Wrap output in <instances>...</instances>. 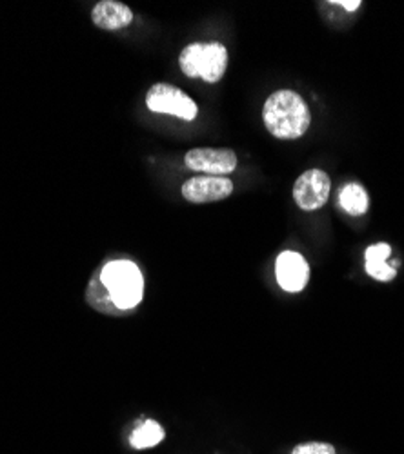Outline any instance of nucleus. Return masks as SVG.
I'll use <instances>...</instances> for the list:
<instances>
[{"label": "nucleus", "mask_w": 404, "mask_h": 454, "mask_svg": "<svg viewBox=\"0 0 404 454\" xmlns=\"http://www.w3.org/2000/svg\"><path fill=\"white\" fill-rule=\"evenodd\" d=\"M266 129L281 140H296L305 137L312 124L310 107L305 98L289 90L272 93L263 107Z\"/></svg>", "instance_id": "f257e3e1"}, {"label": "nucleus", "mask_w": 404, "mask_h": 454, "mask_svg": "<svg viewBox=\"0 0 404 454\" xmlns=\"http://www.w3.org/2000/svg\"><path fill=\"white\" fill-rule=\"evenodd\" d=\"M100 282L112 304L119 309H133L140 304L144 280L140 270L130 260L109 262L100 271Z\"/></svg>", "instance_id": "f03ea898"}, {"label": "nucleus", "mask_w": 404, "mask_h": 454, "mask_svg": "<svg viewBox=\"0 0 404 454\" xmlns=\"http://www.w3.org/2000/svg\"><path fill=\"white\" fill-rule=\"evenodd\" d=\"M178 66L186 77L215 84L226 73L228 50L220 43H194L180 51Z\"/></svg>", "instance_id": "7ed1b4c3"}, {"label": "nucleus", "mask_w": 404, "mask_h": 454, "mask_svg": "<svg viewBox=\"0 0 404 454\" xmlns=\"http://www.w3.org/2000/svg\"><path fill=\"white\" fill-rule=\"evenodd\" d=\"M146 106L154 113H166V115L178 117L182 121H194L199 107L192 97L171 84H155L146 93Z\"/></svg>", "instance_id": "20e7f679"}, {"label": "nucleus", "mask_w": 404, "mask_h": 454, "mask_svg": "<svg viewBox=\"0 0 404 454\" xmlns=\"http://www.w3.org/2000/svg\"><path fill=\"white\" fill-rule=\"evenodd\" d=\"M332 192V180L322 169L305 171L293 185V200L303 211L321 209Z\"/></svg>", "instance_id": "39448f33"}, {"label": "nucleus", "mask_w": 404, "mask_h": 454, "mask_svg": "<svg viewBox=\"0 0 404 454\" xmlns=\"http://www.w3.org/2000/svg\"><path fill=\"white\" fill-rule=\"evenodd\" d=\"M185 164L190 169L201 171L204 175L225 176L237 169V155L232 149L225 147H195L186 153Z\"/></svg>", "instance_id": "423d86ee"}, {"label": "nucleus", "mask_w": 404, "mask_h": 454, "mask_svg": "<svg viewBox=\"0 0 404 454\" xmlns=\"http://www.w3.org/2000/svg\"><path fill=\"white\" fill-rule=\"evenodd\" d=\"M234 193V182L226 176H194L182 185V197L192 204H210L225 200Z\"/></svg>", "instance_id": "0eeeda50"}, {"label": "nucleus", "mask_w": 404, "mask_h": 454, "mask_svg": "<svg viewBox=\"0 0 404 454\" xmlns=\"http://www.w3.org/2000/svg\"><path fill=\"white\" fill-rule=\"evenodd\" d=\"M275 275L279 286L288 293H299L306 287L310 278L308 262L296 251H284L275 263Z\"/></svg>", "instance_id": "6e6552de"}, {"label": "nucleus", "mask_w": 404, "mask_h": 454, "mask_svg": "<svg viewBox=\"0 0 404 454\" xmlns=\"http://www.w3.org/2000/svg\"><path fill=\"white\" fill-rule=\"evenodd\" d=\"M91 20L100 29L119 31L131 24L133 12L119 0H100L91 12Z\"/></svg>", "instance_id": "1a4fd4ad"}, {"label": "nucleus", "mask_w": 404, "mask_h": 454, "mask_svg": "<svg viewBox=\"0 0 404 454\" xmlns=\"http://www.w3.org/2000/svg\"><path fill=\"white\" fill-rule=\"evenodd\" d=\"M390 256H392V247L388 244L370 246L364 253L366 273L379 282H392L397 275V270L395 266H390L386 262Z\"/></svg>", "instance_id": "9d476101"}, {"label": "nucleus", "mask_w": 404, "mask_h": 454, "mask_svg": "<svg viewBox=\"0 0 404 454\" xmlns=\"http://www.w3.org/2000/svg\"><path fill=\"white\" fill-rule=\"evenodd\" d=\"M339 204L341 207L352 215V216H360L370 207V197L366 193V189L360 184H346L341 189V195H339Z\"/></svg>", "instance_id": "9b49d317"}, {"label": "nucleus", "mask_w": 404, "mask_h": 454, "mask_svg": "<svg viewBox=\"0 0 404 454\" xmlns=\"http://www.w3.org/2000/svg\"><path fill=\"white\" fill-rule=\"evenodd\" d=\"M162 440H164V429L154 420H146L130 436V443L135 449H150L159 445Z\"/></svg>", "instance_id": "f8f14e48"}, {"label": "nucleus", "mask_w": 404, "mask_h": 454, "mask_svg": "<svg viewBox=\"0 0 404 454\" xmlns=\"http://www.w3.org/2000/svg\"><path fill=\"white\" fill-rule=\"evenodd\" d=\"M291 454H336L334 445L322 443V442H312V443H303L297 445L291 450Z\"/></svg>", "instance_id": "ddd939ff"}, {"label": "nucleus", "mask_w": 404, "mask_h": 454, "mask_svg": "<svg viewBox=\"0 0 404 454\" xmlns=\"http://www.w3.org/2000/svg\"><path fill=\"white\" fill-rule=\"evenodd\" d=\"M336 4H337V6H343L346 12H355V10H359V6H360V0H352V3H348V0H337Z\"/></svg>", "instance_id": "4468645a"}]
</instances>
